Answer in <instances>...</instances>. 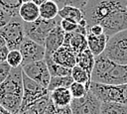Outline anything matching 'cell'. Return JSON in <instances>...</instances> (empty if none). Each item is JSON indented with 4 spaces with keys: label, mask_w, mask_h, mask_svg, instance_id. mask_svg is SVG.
<instances>
[{
    "label": "cell",
    "mask_w": 127,
    "mask_h": 114,
    "mask_svg": "<svg viewBox=\"0 0 127 114\" xmlns=\"http://www.w3.org/2000/svg\"><path fill=\"white\" fill-rule=\"evenodd\" d=\"M44 60L46 61V64L48 66L49 72L51 76H68L71 73V68H67L64 66H62L58 63H56L52 57H45Z\"/></svg>",
    "instance_id": "44dd1931"
},
{
    "label": "cell",
    "mask_w": 127,
    "mask_h": 114,
    "mask_svg": "<svg viewBox=\"0 0 127 114\" xmlns=\"http://www.w3.org/2000/svg\"><path fill=\"white\" fill-rule=\"evenodd\" d=\"M19 52L22 56V65L43 60L45 57V48L42 45L25 37L19 47Z\"/></svg>",
    "instance_id": "8fae6325"
},
{
    "label": "cell",
    "mask_w": 127,
    "mask_h": 114,
    "mask_svg": "<svg viewBox=\"0 0 127 114\" xmlns=\"http://www.w3.org/2000/svg\"><path fill=\"white\" fill-rule=\"evenodd\" d=\"M68 89L70 91V94H71L72 98H81L88 91V88L84 84L78 83V82H74V81L70 84Z\"/></svg>",
    "instance_id": "83f0119b"
},
{
    "label": "cell",
    "mask_w": 127,
    "mask_h": 114,
    "mask_svg": "<svg viewBox=\"0 0 127 114\" xmlns=\"http://www.w3.org/2000/svg\"><path fill=\"white\" fill-rule=\"evenodd\" d=\"M6 46V43H5V40L3 39V37L0 35V47H4Z\"/></svg>",
    "instance_id": "74e56055"
},
{
    "label": "cell",
    "mask_w": 127,
    "mask_h": 114,
    "mask_svg": "<svg viewBox=\"0 0 127 114\" xmlns=\"http://www.w3.org/2000/svg\"><path fill=\"white\" fill-rule=\"evenodd\" d=\"M49 102H50V92L42 96L35 102H33L31 105H29L25 110V112L28 114H45Z\"/></svg>",
    "instance_id": "7402d4cb"
},
{
    "label": "cell",
    "mask_w": 127,
    "mask_h": 114,
    "mask_svg": "<svg viewBox=\"0 0 127 114\" xmlns=\"http://www.w3.org/2000/svg\"><path fill=\"white\" fill-rule=\"evenodd\" d=\"M55 2L59 6V8H62L64 6H72L82 10L87 4L88 0H55Z\"/></svg>",
    "instance_id": "f546056e"
},
{
    "label": "cell",
    "mask_w": 127,
    "mask_h": 114,
    "mask_svg": "<svg viewBox=\"0 0 127 114\" xmlns=\"http://www.w3.org/2000/svg\"><path fill=\"white\" fill-rule=\"evenodd\" d=\"M75 57L76 54L64 46L59 48L52 56V58L56 63L67 68H72L75 65Z\"/></svg>",
    "instance_id": "5bb4252c"
},
{
    "label": "cell",
    "mask_w": 127,
    "mask_h": 114,
    "mask_svg": "<svg viewBox=\"0 0 127 114\" xmlns=\"http://www.w3.org/2000/svg\"><path fill=\"white\" fill-rule=\"evenodd\" d=\"M21 114H28V113H26V112H23V113H21Z\"/></svg>",
    "instance_id": "ab89813d"
},
{
    "label": "cell",
    "mask_w": 127,
    "mask_h": 114,
    "mask_svg": "<svg viewBox=\"0 0 127 114\" xmlns=\"http://www.w3.org/2000/svg\"><path fill=\"white\" fill-rule=\"evenodd\" d=\"M8 53H9V49L6 46L0 47V62L6 60L7 56H8Z\"/></svg>",
    "instance_id": "e575fe53"
},
{
    "label": "cell",
    "mask_w": 127,
    "mask_h": 114,
    "mask_svg": "<svg viewBox=\"0 0 127 114\" xmlns=\"http://www.w3.org/2000/svg\"><path fill=\"white\" fill-rule=\"evenodd\" d=\"M53 1H55V0H53Z\"/></svg>",
    "instance_id": "60d3db41"
},
{
    "label": "cell",
    "mask_w": 127,
    "mask_h": 114,
    "mask_svg": "<svg viewBox=\"0 0 127 114\" xmlns=\"http://www.w3.org/2000/svg\"><path fill=\"white\" fill-rule=\"evenodd\" d=\"M70 76L72 77L74 82H78V83H82L84 84L88 89H89V84H90V75L80 66L78 65H74L71 68V73Z\"/></svg>",
    "instance_id": "484cf974"
},
{
    "label": "cell",
    "mask_w": 127,
    "mask_h": 114,
    "mask_svg": "<svg viewBox=\"0 0 127 114\" xmlns=\"http://www.w3.org/2000/svg\"><path fill=\"white\" fill-rule=\"evenodd\" d=\"M10 20H12V18L10 16H8L2 9H0V29L5 26Z\"/></svg>",
    "instance_id": "836d02e7"
},
{
    "label": "cell",
    "mask_w": 127,
    "mask_h": 114,
    "mask_svg": "<svg viewBox=\"0 0 127 114\" xmlns=\"http://www.w3.org/2000/svg\"><path fill=\"white\" fill-rule=\"evenodd\" d=\"M12 67L7 63V61H1L0 62V83H2L10 74Z\"/></svg>",
    "instance_id": "1f68e13d"
},
{
    "label": "cell",
    "mask_w": 127,
    "mask_h": 114,
    "mask_svg": "<svg viewBox=\"0 0 127 114\" xmlns=\"http://www.w3.org/2000/svg\"><path fill=\"white\" fill-rule=\"evenodd\" d=\"M71 114H100L101 101L90 91L81 98H72L69 104Z\"/></svg>",
    "instance_id": "9c48e42d"
},
{
    "label": "cell",
    "mask_w": 127,
    "mask_h": 114,
    "mask_svg": "<svg viewBox=\"0 0 127 114\" xmlns=\"http://www.w3.org/2000/svg\"><path fill=\"white\" fill-rule=\"evenodd\" d=\"M22 81H23V97L20 107V114L25 112L27 107L31 105L33 102H35L42 96L49 93L47 88L42 87L39 83L29 78L23 71H22Z\"/></svg>",
    "instance_id": "ba28073f"
},
{
    "label": "cell",
    "mask_w": 127,
    "mask_h": 114,
    "mask_svg": "<svg viewBox=\"0 0 127 114\" xmlns=\"http://www.w3.org/2000/svg\"><path fill=\"white\" fill-rule=\"evenodd\" d=\"M0 114H12V113H10L8 110H6L4 107H2L0 105Z\"/></svg>",
    "instance_id": "8d00e7d4"
},
{
    "label": "cell",
    "mask_w": 127,
    "mask_h": 114,
    "mask_svg": "<svg viewBox=\"0 0 127 114\" xmlns=\"http://www.w3.org/2000/svg\"><path fill=\"white\" fill-rule=\"evenodd\" d=\"M48 0H32V2H34L37 6H41L42 4H44L45 2H47Z\"/></svg>",
    "instance_id": "d590c367"
},
{
    "label": "cell",
    "mask_w": 127,
    "mask_h": 114,
    "mask_svg": "<svg viewBox=\"0 0 127 114\" xmlns=\"http://www.w3.org/2000/svg\"><path fill=\"white\" fill-rule=\"evenodd\" d=\"M19 17L23 22H34L40 17L39 6H37L34 2H27L21 4L19 8Z\"/></svg>",
    "instance_id": "2e32d148"
},
{
    "label": "cell",
    "mask_w": 127,
    "mask_h": 114,
    "mask_svg": "<svg viewBox=\"0 0 127 114\" xmlns=\"http://www.w3.org/2000/svg\"><path fill=\"white\" fill-rule=\"evenodd\" d=\"M63 46L69 48L73 53H75L77 55L87 49L86 36L76 33V32L65 33Z\"/></svg>",
    "instance_id": "4fadbf2b"
},
{
    "label": "cell",
    "mask_w": 127,
    "mask_h": 114,
    "mask_svg": "<svg viewBox=\"0 0 127 114\" xmlns=\"http://www.w3.org/2000/svg\"><path fill=\"white\" fill-rule=\"evenodd\" d=\"M107 40H108V37L105 34H102L99 36H94V35L87 33V35H86L87 49L92 53V55L94 57H97L104 52Z\"/></svg>",
    "instance_id": "9a60e30c"
},
{
    "label": "cell",
    "mask_w": 127,
    "mask_h": 114,
    "mask_svg": "<svg viewBox=\"0 0 127 114\" xmlns=\"http://www.w3.org/2000/svg\"><path fill=\"white\" fill-rule=\"evenodd\" d=\"M45 114H71V110H70L69 105L68 106H57L50 99V102L47 106Z\"/></svg>",
    "instance_id": "f1b7e54d"
},
{
    "label": "cell",
    "mask_w": 127,
    "mask_h": 114,
    "mask_svg": "<svg viewBox=\"0 0 127 114\" xmlns=\"http://www.w3.org/2000/svg\"><path fill=\"white\" fill-rule=\"evenodd\" d=\"M6 61L12 68L21 66L22 65V56H21V53L19 52V50L9 51Z\"/></svg>",
    "instance_id": "4316f807"
},
{
    "label": "cell",
    "mask_w": 127,
    "mask_h": 114,
    "mask_svg": "<svg viewBox=\"0 0 127 114\" xmlns=\"http://www.w3.org/2000/svg\"><path fill=\"white\" fill-rule=\"evenodd\" d=\"M59 6L53 0H48L41 6H39L40 17L46 20H52L59 16Z\"/></svg>",
    "instance_id": "ffe728a7"
},
{
    "label": "cell",
    "mask_w": 127,
    "mask_h": 114,
    "mask_svg": "<svg viewBox=\"0 0 127 114\" xmlns=\"http://www.w3.org/2000/svg\"><path fill=\"white\" fill-rule=\"evenodd\" d=\"M22 97V66H19L12 68L8 77L0 83V105L12 114H20Z\"/></svg>",
    "instance_id": "6da1fadb"
},
{
    "label": "cell",
    "mask_w": 127,
    "mask_h": 114,
    "mask_svg": "<svg viewBox=\"0 0 127 114\" xmlns=\"http://www.w3.org/2000/svg\"><path fill=\"white\" fill-rule=\"evenodd\" d=\"M88 90L101 102H116L127 106V83L110 85L90 81Z\"/></svg>",
    "instance_id": "277c9868"
},
{
    "label": "cell",
    "mask_w": 127,
    "mask_h": 114,
    "mask_svg": "<svg viewBox=\"0 0 127 114\" xmlns=\"http://www.w3.org/2000/svg\"><path fill=\"white\" fill-rule=\"evenodd\" d=\"M64 31L61 28L60 24L57 25L47 36L44 48H45V57H52L53 54L63 46L64 38Z\"/></svg>",
    "instance_id": "7c38bea8"
},
{
    "label": "cell",
    "mask_w": 127,
    "mask_h": 114,
    "mask_svg": "<svg viewBox=\"0 0 127 114\" xmlns=\"http://www.w3.org/2000/svg\"><path fill=\"white\" fill-rule=\"evenodd\" d=\"M61 22V18L58 16L52 20H46L39 17L34 22H23L25 37L36 42L39 45L44 46L45 40L49 33Z\"/></svg>",
    "instance_id": "8992f818"
},
{
    "label": "cell",
    "mask_w": 127,
    "mask_h": 114,
    "mask_svg": "<svg viewBox=\"0 0 127 114\" xmlns=\"http://www.w3.org/2000/svg\"><path fill=\"white\" fill-rule=\"evenodd\" d=\"M0 35L5 40L6 47L9 49V51L19 50L21 43L25 39L23 21L20 18L10 20L0 29Z\"/></svg>",
    "instance_id": "52a82bcc"
},
{
    "label": "cell",
    "mask_w": 127,
    "mask_h": 114,
    "mask_svg": "<svg viewBox=\"0 0 127 114\" xmlns=\"http://www.w3.org/2000/svg\"><path fill=\"white\" fill-rule=\"evenodd\" d=\"M50 99L57 106H68L72 100V96L68 88H57L50 91Z\"/></svg>",
    "instance_id": "e0dca14e"
},
{
    "label": "cell",
    "mask_w": 127,
    "mask_h": 114,
    "mask_svg": "<svg viewBox=\"0 0 127 114\" xmlns=\"http://www.w3.org/2000/svg\"><path fill=\"white\" fill-rule=\"evenodd\" d=\"M59 17L61 19H66L72 21L76 24H79L84 18L82 10L72 7V6H64L59 9Z\"/></svg>",
    "instance_id": "d6986e66"
},
{
    "label": "cell",
    "mask_w": 127,
    "mask_h": 114,
    "mask_svg": "<svg viewBox=\"0 0 127 114\" xmlns=\"http://www.w3.org/2000/svg\"><path fill=\"white\" fill-rule=\"evenodd\" d=\"M102 54L115 63L127 64V30L108 37Z\"/></svg>",
    "instance_id": "5b68a950"
},
{
    "label": "cell",
    "mask_w": 127,
    "mask_h": 114,
    "mask_svg": "<svg viewBox=\"0 0 127 114\" xmlns=\"http://www.w3.org/2000/svg\"><path fill=\"white\" fill-rule=\"evenodd\" d=\"M22 71L29 78L39 83L42 87L48 88V85L51 79V74L49 72L48 66L44 59L23 65Z\"/></svg>",
    "instance_id": "30bf717a"
},
{
    "label": "cell",
    "mask_w": 127,
    "mask_h": 114,
    "mask_svg": "<svg viewBox=\"0 0 127 114\" xmlns=\"http://www.w3.org/2000/svg\"><path fill=\"white\" fill-rule=\"evenodd\" d=\"M127 9V0H88L82 9L86 29L92 25H100L117 13Z\"/></svg>",
    "instance_id": "3957f363"
},
{
    "label": "cell",
    "mask_w": 127,
    "mask_h": 114,
    "mask_svg": "<svg viewBox=\"0 0 127 114\" xmlns=\"http://www.w3.org/2000/svg\"><path fill=\"white\" fill-rule=\"evenodd\" d=\"M87 33H89L91 35H94V36H99V35L104 34V31H103V28L100 25L95 24V25H92L89 28H87Z\"/></svg>",
    "instance_id": "d6a6232c"
},
{
    "label": "cell",
    "mask_w": 127,
    "mask_h": 114,
    "mask_svg": "<svg viewBox=\"0 0 127 114\" xmlns=\"http://www.w3.org/2000/svg\"><path fill=\"white\" fill-rule=\"evenodd\" d=\"M77 25L78 24H76V23H74L72 21L66 20V19H61V22H60V26L64 31V33L74 32L76 30V28H77Z\"/></svg>",
    "instance_id": "4dcf8cb0"
},
{
    "label": "cell",
    "mask_w": 127,
    "mask_h": 114,
    "mask_svg": "<svg viewBox=\"0 0 127 114\" xmlns=\"http://www.w3.org/2000/svg\"><path fill=\"white\" fill-rule=\"evenodd\" d=\"M73 82V79L70 75L68 76H51L49 85H48V91H52L57 88H68L70 84Z\"/></svg>",
    "instance_id": "d4e9b609"
},
{
    "label": "cell",
    "mask_w": 127,
    "mask_h": 114,
    "mask_svg": "<svg viewBox=\"0 0 127 114\" xmlns=\"http://www.w3.org/2000/svg\"><path fill=\"white\" fill-rule=\"evenodd\" d=\"M100 114H127V106L116 102H101Z\"/></svg>",
    "instance_id": "cb8c5ba5"
},
{
    "label": "cell",
    "mask_w": 127,
    "mask_h": 114,
    "mask_svg": "<svg viewBox=\"0 0 127 114\" xmlns=\"http://www.w3.org/2000/svg\"><path fill=\"white\" fill-rule=\"evenodd\" d=\"M21 3L19 0H0V9H2L12 19L19 17V8Z\"/></svg>",
    "instance_id": "603a6c76"
},
{
    "label": "cell",
    "mask_w": 127,
    "mask_h": 114,
    "mask_svg": "<svg viewBox=\"0 0 127 114\" xmlns=\"http://www.w3.org/2000/svg\"><path fill=\"white\" fill-rule=\"evenodd\" d=\"M94 58H95V57L92 55V53L88 49H86L83 52L76 55L75 65H78L81 68H83L91 76V71H92L93 65H94Z\"/></svg>",
    "instance_id": "ac0fdd59"
},
{
    "label": "cell",
    "mask_w": 127,
    "mask_h": 114,
    "mask_svg": "<svg viewBox=\"0 0 127 114\" xmlns=\"http://www.w3.org/2000/svg\"><path fill=\"white\" fill-rule=\"evenodd\" d=\"M90 79L93 82L110 85L127 83V64L115 63L101 54L94 58Z\"/></svg>",
    "instance_id": "7a4b0ae2"
},
{
    "label": "cell",
    "mask_w": 127,
    "mask_h": 114,
    "mask_svg": "<svg viewBox=\"0 0 127 114\" xmlns=\"http://www.w3.org/2000/svg\"><path fill=\"white\" fill-rule=\"evenodd\" d=\"M32 0H19V2L21 4H24V3H27V2H31Z\"/></svg>",
    "instance_id": "f35d334b"
}]
</instances>
